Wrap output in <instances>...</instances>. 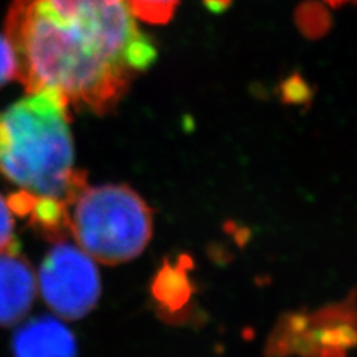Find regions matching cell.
<instances>
[{
	"instance_id": "cell-1",
	"label": "cell",
	"mask_w": 357,
	"mask_h": 357,
	"mask_svg": "<svg viewBox=\"0 0 357 357\" xmlns=\"http://www.w3.org/2000/svg\"><path fill=\"white\" fill-rule=\"evenodd\" d=\"M5 29L27 93L52 89L96 115L114 110L158 55L126 0H13Z\"/></svg>"
},
{
	"instance_id": "cell-2",
	"label": "cell",
	"mask_w": 357,
	"mask_h": 357,
	"mask_svg": "<svg viewBox=\"0 0 357 357\" xmlns=\"http://www.w3.org/2000/svg\"><path fill=\"white\" fill-rule=\"evenodd\" d=\"M0 176L20 191L69 206L86 186L73 170L69 105L59 93H29L0 112Z\"/></svg>"
},
{
	"instance_id": "cell-3",
	"label": "cell",
	"mask_w": 357,
	"mask_h": 357,
	"mask_svg": "<svg viewBox=\"0 0 357 357\" xmlns=\"http://www.w3.org/2000/svg\"><path fill=\"white\" fill-rule=\"evenodd\" d=\"M70 204L69 231L93 259L109 265L131 261L152 237L151 210L128 186H84Z\"/></svg>"
},
{
	"instance_id": "cell-4",
	"label": "cell",
	"mask_w": 357,
	"mask_h": 357,
	"mask_svg": "<svg viewBox=\"0 0 357 357\" xmlns=\"http://www.w3.org/2000/svg\"><path fill=\"white\" fill-rule=\"evenodd\" d=\"M39 287L48 307L67 320L85 317L102 290L91 256L69 243H59L43 259Z\"/></svg>"
},
{
	"instance_id": "cell-5",
	"label": "cell",
	"mask_w": 357,
	"mask_h": 357,
	"mask_svg": "<svg viewBox=\"0 0 357 357\" xmlns=\"http://www.w3.org/2000/svg\"><path fill=\"white\" fill-rule=\"evenodd\" d=\"M36 286L35 273L18 252L0 255V325L13 326L26 317Z\"/></svg>"
},
{
	"instance_id": "cell-6",
	"label": "cell",
	"mask_w": 357,
	"mask_h": 357,
	"mask_svg": "<svg viewBox=\"0 0 357 357\" xmlns=\"http://www.w3.org/2000/svg\"><path fill=\"white\" fill-rule=\"evenodd\" d=\"M13 350L14 357H77L72 331L50 316L22 325L14 337Z\"/></svg>"
},
{
	"instance_id": "cell-7",
	"label": "cell",
	"mask_w": 357,
	"mask_h": 357,
	"mask_svg": "<svg viewBox=\"0 0 357 357\" xmlns=\"http://www.w3.org/2000/svg\"><path fill=\"white\" fill-rule=\"evenodd\" d=\"M137 20L162 26L170 22L181 0H126Z\"/></svg>"
},
{
	"instance_id": "cell-8",
	"label": "cell",
	"mask_w": 357,
	"mask_h": 357,
	"mask_svg": "<svg viewBox=\"0 0 357 357\" xmlns=\"http://www.w3.org/2000/svg\"><path fill=\"white\" fill-rule=\"evenodd\" d=\"M14 218L8 199L0 195V255L18 250V241L14 232Z\"/></svg>"
},
{
	"instance_id": "cell-9",
	"label": "cell",
	"mask_w": 357,
	"mask_h": 357,
	"mask_svg": "<svg viewBox=\"0 0 357 357\" xmlns=\"http://www.w3.org/2000/svg\"><path fill=\"white\" fill-rule=\"evenodd\" d=\"M15 77V59L8 39L0 36V86Z\"/></svg>"
},
{
	"instance_id": "cell-10",
	"label": "cell",
	"mask_w": 357,
	"mask_h": 357,
	"mask_svg": "<svg viewBox=\"0 0 357 357\" xmlns=\"http://www.w3.org/2000/svg\"><path fill=\"white\" fill-rule=\"evenodd\" d=\"M321 2H325L333 8H340V6H344L347 3H353V0H321Z\"/></svg>"
}]
</instances>
